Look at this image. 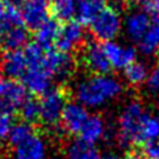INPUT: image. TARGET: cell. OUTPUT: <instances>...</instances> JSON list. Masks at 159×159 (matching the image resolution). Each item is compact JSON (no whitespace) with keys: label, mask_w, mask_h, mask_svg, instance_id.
<instances>
[{"label":"cell","mask_w":159,"mask_h":159,"mask_svg":"<svg viewBox=\"0 0 159 159\" xmlns=\"http://www.w3.org/2000/svg\"><path fill=\"white\" fill-rule=\"evenodd\" d=\"M122 92V84L111 75H92L79 82L75 87V98L86 108H98L116 99Z\"/></svg>","instance_id":"cell-1"},{"label":"cell","mask_w":159,"mask_h":159,"mask_svg":"<svg viewBox=\"0 0 159 159\" xmlns=\"http://www.w3.org/2000/svg\"><path fill=\"white\" fill-rule=\"evenodd\" d=\"M146 109L141 101L132 100L122 108L118 116L117 139L122 147L138 145V134Z\"/></svg>","instance_id":"cell-2"},{"label":"cell","mask_w":159,"mask_h":159,"mask_svg":"<svg viewBox=\"0 0 159 159\" xmlns=\"http://www.w3.org/2000/svg\"><path fill=\"white\" fill-rule=\"evenodd\" d=\"M67 101V92L62 87L50 88L39 100V120L48 128H54L61 122V117Z\"/></svg>","instance_id":"cell-3"},{"label":"cell","mask_w":159,"mask_h":159,"mask_svg":"<svg viewBox=\"0 0 159 159\" xmlns=\"http://www.w3.org/2000/svg\"><path fill=\"white\" fill-rule=\"evenodd\" d=\"M121 26L122 21L120 13H118V11L111 7L101 9L89 24L91 33L95 36V38L104 42L112 41L113 38H116L121 30Z\"/></svg>","instance_id":"cell-4"},{"label":"cell","mask_w":159,"mask_h":159,"mask_svg":"<svg viewBox=\"0 0 159 159\" xmlns=\"http://www.w3.org/2000/svg\"><path fill=\"white\" fill-rule=\"evenodd\" d=\"M42 66L53 79L61 83H66L75 72L76 62L69 53L59 52L58 49H49L45 52Z\"/></svg>","instance_id":"cell-5"},{"label":"cell","mask_w":159,"mask_h":159,"mask_svg":"<svg viewBox=\"0 0 159 159\" xmlns=\"http://www.w3.org/2000/svg\"><path fill=\"white\" fill-rule=\"evenodd\" d=\"M86 33L80 22L78 21H67L66 24L61 28L58 38L55 41L57 49L63 53H71L74 50H78L83 46Z\"/></svg>","instance_id":"cell-6"},{"label":"cell","mask_w":159,"mask_h":159,"mask_svg":"<svg viewBox=\"0 0 159 159\" xmlns=\"http://www.w3.org/2000/svg\"><path fill=\"white\" fill-rule=\"evenodd\" d=\"M83 62L87 69L95 75H108L112 69L103 45L98 41H89L86 45L83 53Z\"/></svg>","instance_id":"cell-7"},{"label":"cell","mask_w":159,"mask_h":159,"mask_svg":"<svg viewBox=\"0 0 159 159\" xmlns=\"http://www.w3.org/2000/svg\"><path fill=\"white\" fill-rule=\"evenodd\" d=\"M21 83L33 95H43L52 88V75L43 69L42 65L29 66L21 78Z\"/></svg>","instance_id":"cell-8"},{"label":"cell","mask_w":159,"mask_h":159,"mask_svg":"<svg viewBox=\"0 0 159 159\" xmlns=\"http://www.w3.org/2000/svg\"><path fill=\"white\" fill-rule=\"evenodd\" d=\"M21 19L29 30H37L45 21L49 20L48 3L38 0H26L21 7Z\"/></svg>","instance_id":"cell-9"},{"label":"cell","mask_w":159,"mask_h":159,"mask_svg":"<svg viewBox=\"0 0 159 159\" xmlns=\"http://www.w3.org/2000/svg\"><path fill=\"white\" fill-rule=\"evenodd\" d=\"M0 70L5 78L21 79L28 70V61L24 53V49L7 50L0 61Z\"/></svg>","instance_id":"cell-10"},{"label":"cell","mask_w":159,"mask_h":159,"mask_svg":"<svg viewBox=\"0 0 159 159\" xmlns=\"http://www.w3.org/2000/svg\"><path fill=\"white\" fill-rule=\"evenodd\" d=\"M28 99V89L16 79L0 76V100L16 111Z\"/></svg>","instance_id":"cell-11"},{"label":"cell","mask_w":159,"mask_h":159,"mask_svg":"<svg viewBox=\"0 0 159 159\" xmlns=\"http://www.w3.org/2000/svg\"><path fill=\"white\" fill-rule=\"evenodd\" d=\"M107 58L111 66L116 70H124L135 61L137 52L133 46H124L121 43L108 41L103 45Z\"/></svg>","instance_id":"cell-12"},{"label":"cell","mask_w":159,"mask_h":159,"mask_svg":"<svg viewBox=\"0 0 159 159\" xmlns=\"http://www.w3.org/2000/svg\"><path fill=\"white\" fill-rule=\"evenodd\" d=\"M89 117V113L86 107H83L79 103H69L66 104L63 113L61 117L62 128L66 133L69 134H76L80 132L84 122Z\"/></svg>","instance_id":"cell-13"},{"label":"cell","mask_w":159,"mask_h":159,"mask_svg":"<svg viewBox=\"0 0 159 159\" xmlns=\"http://www.w3.org/2000/svg\"><path fill=\"white\" fill-rule=\"evenodd\" d=\"M151 25L150 16L145 11H134L125 19V30L128 37L134 42H138Z\"/></svg>","instance_id":"cell-14"},{"label":"cell","mask_w":159,"mask_h":159,"mask_svg":"<svg viewBox=\"0 0 159 159\" xmlns=\"http://www.w3.org/2000/svg\"><path fill=\"white\" fill-rule=\"evenodd\" d=\"M46 145L45 141L37 134H33L22 143L15 147L13 159H45Z\"/></svg>","instance_id":"cell-15"},{"label":"cell","mask_w":159,"mask_h":159,"mask_svg":"<svg viewBox=\"0 0 159 159\" xmlns=\"http://www.w3.org/2000/svg\"><path fill=\"white\" fill-rule=\"evenodd\" d=\"M105 132H107L105 121L99 115H92L84 122L79 134H80V139H83L89 145H95L96 142L104 138Z\"/></svg>","instance_id":"cell-16"},{"label":"cell","mask_w":159,"mask_h":159,"mask_svg":"<svg viewBox=\"0 0 159 159\" xmlns=\"http://www.w3.org/2000/svg\"><path fill=\"white\" fill-rule=\"evenodd\" d=\"M61 30L57 19H49L36 30V42L45 50L52 49Z\"/></svg>","instance_id":"cell-17"},{"label":"cell","mask_w":159,"mask_h":159,"mask_svg":"<svg viewBox=\"0 0 159 159\" xmlns=\"http://www.w3.org/2000/svg\"><path fill=\"white\" fill-rule=\"evenodd\" d=\"M158 138H159V117L155 115H151L150 112L146 111L138 134V145H145L147 142L157 141Z\"/></svg>","instance_id":"cell-18"},{"label":"cell","mask_w":159,"mask_h":159,"mask_svg":"<svg viewBox=\"0 0 159 159\" xmlns=\"http://www.w3.org/2000/svg\"><path fill=\"white\" fill-rule=\"evenodd\" d=\"M0 43L5 50H19L28 43V30L24 26H15L0 37Z\"/></svg>","instance_id":"cell-19"},{"label":"cell","mask_w":159,"mask_h":159,"mask_svg":"<svg viewBox=\"0 0 159 159\" xmlns=\"http://www.w3.org/2000/svg\"><path fill=\"white\" fill-rule=\"evenodd\" d=\"M138 50L146 57L159 53V22L150 25L145 36L138 41Z\"/></svg>","instance_id":"cell-20"},{"label":"cell","mask_w":159,"mask_h":159,"mask_svg":"<svg viewBox=\"0 0 159 159\" xmlns=\"http://www.w3.org/2000/svg\"><path fill=\"white\" fill-rule=\"evenodd\" d=\"M21 25L22 19L20 11L13 7H9L3 0H0V37L9 29Z\"/></svg>","instance_id":"cell-21"},{"label":"cell","mask_w":159,"mask_h":159,"mask_svg":"<svg viewBox=\"0 0 159 159\" xmlns=\"http://www.w3.org/2000/svg\"><path fill=\"white\" fill-rule=\"evenodd\" d=\"M67 159H101L99 151L93 145H89L83 139H75L67 146Z\"/></svg>","instance_id":"cell-22"},{"label":"cell","mask_w":159,"mask_h":159,"mask_svg":"<svg viewBox=\"0 0 159 159\" xmlns=\"http://www.w3.org/2000/svg\"><path fill=\"white\" fill-rule=\"evenodd\" d=\"M103 8V4L99 0H78L75 13L76 21L80 24H91V21Z\"/></svg>","instance_id":"cell-23"},{"label":"cell","mask_w":159,"mask_h":159,"mask_svg":"<svg viewBox=\"0 0 159 159\" xmlns=\"http://www.w3.org/2000/svg\"><path fill=\"white\" fill-rule=\"evenodd\" d=\"M78 0H53L52 12L54 19L59 21H71L76 13Z\"/></svg>","instance_id":"cell-24"},{"label":"cell","mask_w":159,"mask_h":159,"mask_svg":"<svg viewBox=\"0 0 159 159\" xmlns=\"http://www.w3.org/2000/svg\"><path fill=\"white\" fill-rule=\"evenodd\" d=\"M124 75L129 84L137 87L146 82L147 76H149V69H147V66L143 62L134 61L126 69H124Z\"/></svg>","instance_id":"cell-25"},{"label":"cell","mask_w":159,"mask_h":159,"mask_svg":"<svg viewBox=\"0 0 159 159\" xmlns=\"http://www.w3.org/2000/svg\"><path fill=\"white\" fill-rule=\"evenodd\" d=\"M33 134H34V129H33L32 124H28L25 121L17 122L13 125L12 130H11L8 135V141L13 147H16L24 141H26L28 138H30Z\"/></svg>","instance_id":"cell-26"},{"label":"cell","mask_w":159,"mask_h":159,"mask_svg":"<svg viewBox=\"0 0 159 159\" xmlns=\"http://www.w3.org/2000/svg\"><path fill=\"white\" fill-rule=\"evenodd\" d=\"M22 121L28 124H34L39 120V101L34 98H28L19 108Z\"/></svg>","instance_id":"cell-27"},{"label":"cell","mask_w":159,"mask_h":159,"mask_svg":"<svg viewBox=\"0 0 159 159\" xmlns=\"http://www.w3.org/2000/svg\"><path fill=\"white\" fill-rule=\"evenodd\" d=\"M24 53H25L26 61H28V67L42 65L43 55H45V49H42L37 42L26 43L24 46Z\"/></svg>","instance_id":"cell-28"},{"label":"cell","mask_w":159,"mask_h":159,"mask_svg":"<svg viewBox=\"0 0 159 159\" xmlns=\"http://www.w3.org/2000/svg\"><path fill=\"white\" fill-rule=\"evenodd\" d=\"M13 125V113H0V139L8 138Z\"/></svg>","instance_id":"cell-29"},{"label":"cell","mask_w":159,"mask_h":159,"mask_svg":"<svg viewBox=\"0 0 159 159\" xmlns=\"http://www.w3.org/2000/svg\"><path fill=\"white\" fill-rule=\"evenodd\" d=\"M146 88L150 93H159V66H155L149 71V76L146 79Z\"/></svg>","instance_id":"cell-30"},{"label":"cell","mask_w":159,"mask_h":159,"mask_svg":"<svg viewBox=\"0 0 159 159\" xmlns=\"http://www.w3.org/2000/svg\"><path fill=\"white\" fill-rule=\"evenodd\" d=\"M145 12L155 20V22H159V0H146L143 3Z\"/></svg>","instance_id":"cell-31"},{"label":"cell","mask_w":159,"mask_h":159,"mask_svg":"<svg viewBox=\"0 0 159 159\" xmlns=\"http://www.w3.org/2000/svg\"><path fill=\"white\" fill-rule=\"evenodd\" d=\"M3 2L7 5H9V7H13L16 9H19L24 5V3L26 2V0H3Z\"/></svg>","instance_id":"cell-32"},{"label":"cell","mask_w":159,"mask_h":159,"mask_svg":"<svg viewBox=\"0 0 159 159\" xmlns=\"http://www.w3.org/2000/svg\"><path fill=\"white\" fill-rule=\"evenodd\" d=\"M124 159H147L143 154H141V152H137V151H132V152H128L126 155H125Z\"/></svg>","instance_id":"cell-33"},{"label":"cell","mask_w":159,"mask_h":159,"mask_svg":"<svg viewBox=\"0 0 159 159\" xmlns=\"http://www.w3.org/2000/svg\"><path fill=\"white\" fill-rule=\"evenodd\" d=\"M101 159H118V157L115 154H107L104 157H101Z\"/></svg>","instance_id":"cell-34"},{"label":"cell","mask_w":159,"mask_h":159,"mask_svg":"<svg viewBox=\"0 0 159 159\" xmlns=\"http://www.w3.org/2000/svg\"><path fill=\"white\" fill-rule=\"evenodd\" d=\"M38 2H43V3H48V2H50V0H38Z\"/></svg>","instance_id":"cell-35"},{"label":"cell","mask_w":159,"mask_h":159,"mask_svg":"<svg viewBox=\"0 0 159 159\" xmlns=\"http://www.w3.org/2000/svg\"><path fill=\"white\" fill-rule=\"evenodd\" d=\"M138 2H141V3H142V4H143V3H145V2H146V0H138Z\"/></svg>","instance_id":"cell-36"},{"label":"cell","mask_w":159,"mask_h":159,"mask_svg":"<svg viewBox=\"0 0 159 159\" xmlns=\"http://www.w3.org/2000/svg\"><path fill=\"white\" fill-rule=\"evenodd\" d=\"M157 141H158V145H159V139H157Z\"/></svg>","instance_id":"cell-37"},{"label":"cell","mask_w":159,"mask_h":159,"mask_svg":"<svg viewBox=\"0 0 159 159\" xmlns=\"http://www.w3.org/2000/svg\"><path fill=\"white\" fill-rule=\"evenodd\" d=\"M0 151H2V147H0Z\"/></svg>","instance_id":"cell-38"},{"label":"cell","mask_w":159,"mask_h":159,"mask_svg":"<svg viewBox=\"0 0 159 159\" xmlns=\"http://www.w3.org/2000/svg\"><path fill=\"white\" fill-rule=\"evenodd\" d=\"M99 2H103V0H99Z\"/></svg>","instance_id":"cell-39"}]
</instances>
